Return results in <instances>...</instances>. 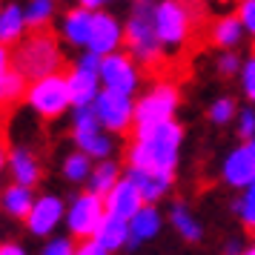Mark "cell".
<instances>
[{"label": "cell", "mask_w": 255, "mask_h": 255, "mask_svg": "<svg viewBox=\"0 0 255 255\" xmlns=\"http://www.w3.org/2000/svg\"><path fill=\"white\" fill-rule=\"evenodd\" d=\"M238 212H241L244 224H247V232L255 235V181L247 186V195H244V201L238 204Z\"/></svg>", "instance_id": "cell-31"}, {"label": "cell", "mask_w": 255, "mask_h": 255, "mask_svg": "<svg viewBox=\"0 0 255 255\" xmlns=\"http://www.w3.org/2000/svg\"><path fill=\"white\" fill-rule=\"evenodd\" d=\"M181 143H184V127L178 121H163L158 127L135 129L132 143L127 146V166L172 175L178 166Z\"/></svg>", "instance_id": "cell-1"}, {"label": "cell", "mask_w": 255, "mask_h": 255, "mask_svg": "<svg viewBox=\"0 0 255 255\" xmlns=\"http://www.w3.org/2000/svg\"><path fill=\"white\" fill-rule=\"evenodd\" d=\"M43 255H75V250H72V244L66 241V238H60V241H52L43 250Z\"/></svg>", "instance_id": "cell-36"}, {"label": "cell", "mask_w": 255, "mask_h": 255, "mask_svg": "<svg viewBox=\"0 0 255 255\" xmlns=\"http://www.w3.org/2000/svg\"><path fill=\"white\" fill-rule=\"evenodd\" d=\"M244 255H255V247H253V250H250V253H244Z\"/></svg>", "instance_id": "cell-43"}, {"label": "cell", "mask_w": 255, "mask_h": 255, "mask_svg": "<svg viewBox=\"0 0 255 255\" xmlns=\"http://www.w3.org/2000/svg\"><path fill=\"white\" fill-rule=\"evenodd\" d=\"M0 255H26V253L14 244H0Z\"/></svg>", "instance_id": "cell-40"}, {"label": "cell", "mask_w": 255, "mask_h": 255, "mask_svg": "<svg viewBox=\"0 0 255 255\" xmlns=\"http://www.w3.org/2000/svg\"><path fill=\"white\" fill-rule=\"evenodd\" d=\"M152 20H155V35L161 40L163 52L172 55L189 43L195 29V9L184 0H158L152 9Z\"/></svg>", "instance_id": "cell-4"}, {"label": "cell", "mask_w": 255, "mask_h": 255, "mask_svg": "<svg viewBox=\"0 0 255 255\" xmlns=\"http://www.w3.org/2000/svg\"><path fill=\"white\" fill-rule=\"evenodd\" d=\"M29 32L23 14V3H3L0 9V43L12 49L14 43H20Z\"/></svg>", "instance_id": "cell-18"}, {"label": "cell", "mask_w": 255, "mask_h": 255, "mask_svg": "<svg viewBox=\"0 0 255 255\" xmlns=\"http://www.w3.org/2000/svg\"><path fill=\"white\" fill-rule=\"evenodd\" d=\"M172 221H175V227L181 230V235H184L186 241H198V238H201V227H198V221L189 215V209H186L184 204H175L172 207Z\"/></svg>", "instance_id": "cell-28"}, {"label": "cell", "mask_w": 255, "mask_h": 255, "mask_svg": "<svg viewBox=\"0 0 255 255\" xmlns=\"http://www.w3.org/2000/svg\"><path fill=\"white\" fill-rule=\"evenodd\" d=\"M75 255H106V250H104V247H101L98 241H86Z\"/></svg>", "instance_id": "cell-38"}, {"label": "cell", "mask_w": 255, "mask_h": 255, "mask_svg": "<svg viewBox=\"0 0 255 255\" xmlns=\"http://www.w3.org/2000/svg\"><path fill=\"white\" fill-rule=\"evenodd\" d=\"M241 89H244V95L255 104V55H250V58L244 60V66H241Z\"/></svg>", "instance_id": "cell-33"}, {"label": "cell", "mask_w": 255, "mask_h": 255, "mask_svg": "<svg viewBox=\"0 0 255 255\" xmlns=\"http://www.w3.org/2000/svg\"><path fill=\"white\" fill-rule=\"evenodd\" d=\"M0 9H3V0H0Z\"/></svg>", "instance_id": "cell-45"}, {"label": "cell", "mask_w": 255, "mask_h": 255, "mask_svg": "<svg viewBox=\"0 0 255 255\" xmlns=\"http://www.w3.org/2000/svg\"><path fill=\"white\" fill-rule=\"evenodd\" d=\"M181 104V92H178V83L172 81H155L135 101V129H149V127H158L163 121H172L175 118V109Z\"/></svg>", "instance_id": "cell-5"}, {"label": "cell", "mask_w": 255, "mask_h": 255, "mask_svg": "<svg viewBox=\"0 0 255 255\" xmlns=\"http://www.w3.org/2000/svg\"><path fill=\"white\" fill-rule=\"evenodd\" d=\"M238 115V106H235V101L232 98H218V101H212V106H209V121L215 124V127H227L232 118Z\"/></svg>", "instance_id": "cell-29"}, {"label": "cell", "mask_w": 255, "mask_h": 255, "mask_svg": "<svg viewBox=\"0 0 255 255\" xmlns=\"http://www.w3.org/2000/svg\"><path fill=\"white\" fill-rule=\"evenodd\" d=\"M109 3H115V0H78V6L89 9V12H101V9L109 6Z\"/></svg>", "instance_id": "cell-39"}, {"label": "cell", "mask_w": 255, "mask_h": 255, "mask_svg": "<svg viewBox=\"0 0 255 255\" xmlns=\"http://www.w3.org/2000/svg\"><path fill=\"white\" fill-rule=\"evenodd\" d=\"M127 178L138 186L143 204H146V201H158V198L169 189V184H172V175L146 172V169H132V166H127Z\"/></svg>", "instance_id": "cell-20"}, {"label": "cell", "mask_w": 255, "mask_h": 255, "mask_svg": "<svg viewBox=\"0 0 255 255\" xmlns=\"http://www.w3.org/2000/svg\"><path fill=\"white\" fill-rule=\"evenodd\" d=\"M101 86L104 89H112V92H121V95H132L138 92L140 81H143V69H140L135 60L129 58L127 52H112L101 58Z\"/></svg>", "instance_id": "cell-9"}, {"label": "cell", "mask_w": 255, "mask_h": 255, "mask_svg": "<svg viewBox=\"0 0 255 255\" xmlns=\"http://www.w3.org/2000/svg\"><path fill=\"white\" fill-rule=\"evenodd\" d=\"M86 49L95 52L98 58H106V55H112V52H121V49H124V20H118L115 14L106 12V9L95 12Z\"/></svg>", "instance_id": "cell-10"}, {"label": "cell", "mask_w": 255, "mask_h": 255, "mask_svg": "<svg viewBox=\"0 0 255 255\" xmlns=\"http://www.w3.org/2000/svg\"><path fill=\"white\" fill-rule=\"evenodd\" d=\"M26 86H29V81H26L14 66L6 72V75H0V112L9 109V106H14L17 101H23Z\"/></svg>", "instance_id": "cell-24"}, {"label": "cell", "mask_w": 255, "mask_h": 255, "mask_svg": "<svg viewBox=\"0 0 255 255\" xmlns=\"http://www.w3.org/2000/svg\"><path fill=\"white\" fill-rule=\"evenodd\" d=\"M23 14H26V26H29V32L49 29L52 20L58 17V0H26L23 3Z\"/></svg>", "instance_id": "cell-22"}, {"label": "cell", "mask_w": 255, "mask_h": 255, "mask_svg": "<svg viewBox=\"0 0 255 255\" xmlns=\"http://www.w3.org/2000/svg\"><path fill=\"white\" fill-rule=\"evenodd\" d=\"M92 172V158L89 155H83L81 149L66 155V161H63V175L69 178V181H86Z\"/></svg>", "instance_id": "cell-27"}, {"label": "cell", "mask_w": 255, "mask_h": 255, "mask_svg": "<svg viewBox=\"0 0 255 255\" xmlns=\"http://www.w3.org/2000/svg\"><path fill=\"white\" fill-rule=\"evenodd\" d=\"M238 135L244 140L255 138V109H244L241 115H238Z\"/></svg>", "instance_id": "cell-34"}, {"label": "cell", "mask_w": 255, "mask_h": 255, "mask_svg": "<svg viewBox=\"0 0 255 255\" xmlns=\"http://www.w3.org/2000/svg\"><path fill=\"white\" fill-rule=\"evenodd\" d=\"M66 83H69V98L75 109H83V106H92L95 98L101 95V78L92 75V72H83L78 66H72L66 72Z\"/></svg>", "instance_id": "cell-16"}, {"label": "cell", "mask_w": 255, "mask_h": 255, "mask_svg": "<svg viewBox=\"0 0 255 255\" xmlns=\"http://www.w3.org/2000/svg\"><path fill=\"white\" fill-rule=\"evenodd\" d=\"M9 69H12V49L0 43V75H6Z\"/></svg>", "instance_id": "cell-37"}, {"label": "cell", "mask_w": 255, "mask_h": 255, "mask_svg": "<svg viewBox=\"0 0 255 255\" xmlns=\"http://www.w3.org/2000/svg\"><path fill=\"white\" fill-rule=\"evenodd\" d=\"M60 212H63V204H60L58 198H37L35 204H32V212L26 215L29 218V230L35 232V235H46V232L55 230V224L60 221Z\"/></svg>", "instance_id": "cell-19"}, {"label": "cell", "mask_w": 255, "mask_h": 255, "mask_svg": "<svg viewBox=\"0 0 255 255\" xmlns=\"http://www.w3.org/2000/svg\"><path fill=\"white\" fill-rule=\"evenodd\" d=\"M72 140L78 143V149H81L83 155L98 158V161H106V158L112 155V149H115V143H112V138H109V132L98 124L92 106L75 109V121H72Z\"/></svg>", "instance_id": "cell-7"}, {"label": "cell", "mask_w": 255, "mask_h": 255, "mask_svg": "<svg viewBox=\"0 0 255 255\" xmlns=\"http://www.w3.org/2000/svg\"><path fill=\"white\" fill-rule=\"evenodd\" d=\"M32 204H35V198H32V192H29V186L12 184L6 192H3V207L9 209L12 215H17V218H26V215L32 212Z\"/></svg>", "instance_id": "cell-26"}, {"label": "cell", "mask_w": 255, "mask_h": 255, "mask_svg": "<svg viewBox=\"0 0 255 255\" xmlns=\"http://www.w3.org/2000/svg\"><path fill=\"white\" fill-rule=\"evenodd\" d=\"M12 66L29 83L55 75V72H63V52H60L58 35L49 29L26 32L23 40L12 46Z\"/></svg>", "instance_id": "cell-3"}, {"label": "cell", "mask_w": 255, "mask_h": 255, "mask_svg": "<svg viewBox=\"0 0 255 255\" xmlns=\"http://www.w3.org/2000/svg\"><path fill=\"white\" fill-rule=\"evenodd\" d=\"M244 32L241 20H238V14H218L212 23H209V43L218 49V52H227V49H238L244 43Z\"/></svg>", "instance_id": "cell-15"}, {"label": "cell", "mask_w": 255, "mask_h": 255, "mask_svg": "<svg viewBox=\"0 0 255 255\" xmlns=\"http://www.w3.org/2000/svg\"><path fill=\"white\" fill-rule=\"evenodd\" d=\"M152 9H155L152 0L135 3V6L129 9L127 20H124V49H127V55L135 60L143 72L161 69L163 60H166V52H163L161 40L155 35Z\"/></svg>", "instance_id": "cell-2"}, {"label": "cell", "mask_w": 255, "mask_h": 255, "mask_svg": "<svg viewBox=\"0 0 255 255\" xmlns=\"http://www.w3.org/2000/svg\"><path fill=\"white\" fill-rule=\"evenodd\" d=\"M92 14L89 9H83V6H72L69 12H63L60 17V26L58 32L63 37V43H69L72 49H86L89 43V32H92Z\"/></svg>", "instance_id": "cell-13"}, {"label": "cell", "mask_w": 255, "mask_h": 255, "mask_svg": "<svg viewBox=\"0 0 255 255\" xmlns=\"http://www.w3.org/2000/svg\"><path fill=\"white\" fill-rule=\"evenodd\" d=\"M244 58L235 52V49H227V52H218V60H215V69H218L221 78H232V75H241Z\"/></svg>", "instance_id": "cell-30"}, {"label": "cell", "mask_w": 255, "mask_h": 255, "mask_svg": "<svg viewBox=\"0 0 255 255\" xmlns=\"http://www.w3.org/2000/svg\"><path fill=\"white\" fill-rule=\"evenodd\" d=\"M6 161H9V146H6V140H3V135H0V169L6 166Z\"/></svg>", "instance_id": "cell-41"}, {"label": "cell", "mask_w": 255, "mask_h": 255, "mask_svg": "<svg viewBox=\"0 0 255 255\" xmlns=\"http://www.w3.org/2000/svg\"><path fill=\"white\" fill-rule=\"evenodd\" d=\"M118 175H121V169H118L115 161H109V158L101 161L98 166H92V172H89V178H86V181H89V192L106 198V195H109V189L121 181Z\"/></svg>", "instance_id": "cell-25"}, {"label": "cell", "mask_w": 255, "mask_h": 255, "mask_svg": "<svg viewBox=\"0 0 255 255\" xmlns=\"http://www.w3.org/2000/svg\"><path fill=\"white\" fill-rule=\"evenodd\" d=\"M224 181L232 186H250L255 181V138L244 140L224 161Z\"/></svg>", "instance_id": "cell-12"}, {"label": "cell", "mask_w": 255, "mask_h": 255, "mask_svg": "<svg viewBox=\"0 0 255 255\" xmlns=\"http://www.w3.org/2000/svg\"><path fill=\"white\" fill-rule=\"evenodd\" d=\"M95 241L104 247L106 253L109 250H118V247H124L129 241V224L124 218H115V215H106L101 221V227L95 232Z\"/></svg>", "instance_id": "cell-21"}, {"label": "cell", "mask_w": 255, "mask_h": 255, "mask_svg": "<svg viewBox=\"0 0 255 255\" xmlns=\"http://www.w3.org/2000/svg\"><path fill=\"white\" fill-rule=\"evenodd\" d=\"M75 66H78V69H83V72H92V75H98V72H101V58H98L95 52H89V49H83L81 55L75 58Z\"/></svg>", "instance_id": "cell-35"}, {"label": "cell", "mask_w": 255, "mask_h": 255, "mask_svg": "<svg viewBox=\"0 0 255 255\" xmlns=\"http://www.w3.org/2000/svg\"><path fill=\"white\" fill-rule=\"evenodd\" d=\"M235 14H238V20H241L247 37L255 40V0H238V3H235Z\"/></svg>", "instance_id": "cell-32"}, {"label": "cell", "mask_w": 255, "mask_h": 255, "mask_svg": "<svg viewBox=\"0 0 255 255\" xmlns=\"http://www.w3.org/2000/svg\"><path fill=\"white\" fill-rule=\"evenodd\" d=\"M104 209H106L104 198L95 195V192H86V195L75 198V204H72V209H69V230H72V235H78V238H89V235H95L98 227H101V221L106 218Z\"/></svg>", "instance_id": "cell-11"}, {"label": "cell", "mask_w": 255, "mask_h": 255, "mask_svg": "<svg viewBox=\"0 0 255 255\" xmlns=\"http://www.w3.org/2000/svg\"><path fill=\"white\" fill-rule=\"evenodd\" d=\"M9 172H12L14 184L20 186H35L40 181V161H37V155L32 149H26V146H14L9 149Z\"/></svg>", "instance_id": "cell-17"}, {"label": "cell", "mask_w": 255, "mask_h": 255, "mask_svg": "<svg viewBox=\"0 0 255 255\" xmlns=\"http://www.w3.org/2000/svg\"><path fill=\"white\" fill-rule=\"evenodd\" d=\"M158 227H161V215L152 207H140L138 212L129 218V244L135 247V244L152 238V235L158 232Z\"/></svg>", "instance_id": "cell-23"}, {"label": "cell", "mask_w": 255, "mask_h": 255, "mask_svg": "<svg viewBox=\"0 0 255 255\" xmlns=\"http://www.w3.org/2000/svg\"><path fill=\"white\" fill-rule=\"evenodd\" d=\"M132 3H143V0H132Z\"/></svg>", "instance_id": "cell-44"}, {"label": "cell", "mask_w": 255, "mask_h": 255, "mask_svg": "<svg viewBox=\"0 0 255 255\" xmlns=\"http://www.w3.org/2000/svg\"><path fill=\"white\" fill-rule=\"evenodd\" d=\"M106 215H115V218H124L129 221L140 207H143V198H140L138 186L132 184L129 178H121L112 189H109V195H106Z\"/></svg>", "instance_id": "cell-14"}, {"label": "cell", "mask_w": 255, "mask_h": 255, "mask_svg": "<svg viewBox=\"0 0 255 255\" xmlns=\"http://www.w3.org/2000/svg\"><path fill=\"white\" fill-rule=\"evenodd\" d=\"M23 101L29 104V109H32L37 118H43V121H58V118L72 106L66 75H63V72H55V75H46V78H40V81H32L26 86Z\"/></svg>", "instance_id": "cell-6"}, {"label": "cell", "mask_w": 255, "mask_h": 255, "mask_svg": "<svg viewBox=\"0 0 255 255\" xmlns=\"http://www.w3.org/2000/svg\"><path fill=\"white\" fill-rule=\"evenodd\" d=\"M184 3H189V6H192V9H195V3H198V0H184Z\"/></svg>", "instance_id": "cell-42"}, {"label": "cell", "mask_w": 255, "mask_h": 255, "mask_svg": "<svg viewBox=\"0 0 255 255\" xmlns=\"http://www.w3.org/2000/svg\"><path fill=\"white\" fill-rule=\"evenodd\" d=\"M92 112L106 132L127 135L135 127V101L129 95L112 92V89H101V95L95 98V104H92Z\"/></svg>", "instance_id": "cell-8"}]
</instances>
